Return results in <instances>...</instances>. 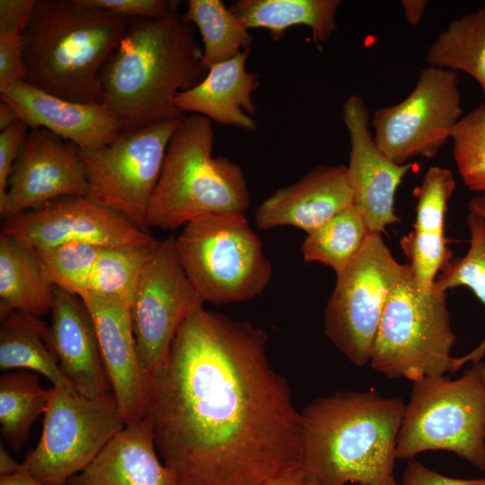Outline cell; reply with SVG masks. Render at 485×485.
<instances>
[{"instance_id": "cell-2", "label": "cell", "mask_w": 485, "mask_h": 485, "mask_svg": "<svg viewBox=\"0 0 485 485\" xmlns=\"http://www.w3.org/2000/svg\"><path fill=\"white\" fill-rule=\"evenodd\" d=\"M194 25L177 11L158 18H133L103 66L101 103L122 132L144 128L182 114L177 94L199 84L202 63Z\"/></svg>"}, {"instance_id": "cell-11", "label": "cell", "mask_w": 485, "mask_h": 485, "mask_svg": "<svg viewBox=\"0 0 485 485\" xmlns=\"http://www.w3.org/2000/svg\"><path fill=\"white\" fill-rule=\"evenodd\" d=\"M122 132L94 151H80L88 198L148 232L146 215L175 128L183 116Z\"/></svg>"}, {"instance_id": "cell-17", "label": "cell", "mask_w": 485, "mask_h": 485, "mask_svg": "<svg viewBox=\"0 0 485 485\" xmlns=\"http://www.w3.org/2000/svg\"><path fill=\"white\" fill-rule=\"evenodd\" d=\"M19 120L31 128H45L75 145L94 151L112 143L122 128L102 103L71 101L19 81L0 92Z\"/></svg>"}, {"instance_id": "cell-28", "label": "cell", "mask_w": 485, "mask_h": 485, "mask_svg": "<svg viewBox=\"0 0 485 485\" xmlns=\"http://www.w3.org/2000/svg\"><path fill=\"white\" fill-rule=\"evenodd\" d=\"M183 16L202 36V63L207 71L235 57L254 41L249 29L222 0H190Z\"/></svg>"}, {"instance_id": "cell-36", "label": "cell", "mask_w": 485, "mask_h": 485, "mask_svg": "<svg viewBox=\"0 0 485 485\" xmlns=\"http://www.w3.org/2000/svg\"><path fill=\"white\" fill-rule=\"evenodd\" d=\"M22 35L19 30L0 28V92L25 80Z\"/></svg>"}, {"instance_id": "cell-37", "label": "cell", "mask_w": 485, "mask_h": 485, "mask_svg": "<svg viewBox=\"0 0 485 485\" xmlns=\"http://www.w3.org/2000/svg\"><path fill=\"white\" fill-rule=\"evenodd\" d=\"M88 6L107 10L129 19L158 18L177 11L178 1L169 0H81Z\"/></svg>"}, {"instance_id": "cell-4", "label": "cell", "mask_w": 485, "mask_h": 485, "mask_svg": "<svg viewBox=\"0 0 485 485\" xmlns=\"http://www.w3.org/2000/svg\"><path fill=\"white\" fill-rule=\"evenodd\" d=\"M130 19L81 0H36L22 35L25 82L80 103H101V72Z\"/></svg>"}, {"instance_id": "cell-39", "label": "cell", "mask_w": 485, "mask_h": 485, "mask_svg": "<svg viewBox=\"0 0 485 485\" xmlns=\"http://www.w3.org/2000/svg\"><path fill=\"white\" fill-rule=\"evenodd\" d=\"M401 483L402 485H485V478L475 480L450 478L416 461H410L403 472Z\"/></svg>"}, {"instance_id": "cell-45", "label": "cell", "mask_w": 485, "mask_h": 485, "mask_svg": "<svg viewBox=\"0 0 485 485\" xmlns=\"http://www.w3.org/2000/svg\"><path fill=\"white\" fill-rule=\"evenodd\" d=\"M469 212H472L485 220V193L473 197L468 204Z\"/></svg>"}, {"instance_id": "cell-38", "label": "cell", "mask_w": 485, "mask_h": 485, "mask_svg": "<svg viewBox=\"0 0 485 485\" xmlns=\"http://www.w3.org/2000/svg\"><path fill=\"white\" fill-rule=\"evenodd\" d=\"M29 129L17 120L0 132V203L4 199L13 164Z\"/></svg>"}, {"instance_id": "cell-14", "label": "cell", "mask_w": 485, "mask_h": 485, "mask_svg": "<svg viewBox=\"0 0 485 485\" xmlns=\"http://www.w3.org/2000/svg\"><path fill=\"white\" fill-rule=\"evenodd\" d=\"M2 234L34 249L74 242L101 247L147 246L160 242L88 197L62 198L38 209L8 216Z\"/></svg>"}, {"instance_id": "cell-42", "label": "cell", "mask_w": 485, "mask_h": 485, "mask_svg": "<svg viewBox=\"0 0 485 485\" xmlns=\"http://www.w3.org/2000/svg\"><path fill=\"white\" fill-rule=\"evenodd\" d=\"M22 470V463L16 462L4 444H0V476L13 475Z\"/></svg>"}, {"instance_id": "cell-21", "label": "cell", "mask_w": 485, "mask_h": 485, "mask_svg": "<svg viewBox=\"0 0 485 485\" xmlns=\"http://www.w3.org/2000/svg\"><path fill=\"white\" fill-rule=\"evenodd\" d=\"M250 53L251 48H246L235 57L212 66L199 84L177 94L176 109L225 126L256 129L252 117L257 107L251 96L260 85V76L245 68Z\"/></svg>"}, {"instance_id": "cell-30", "label": "cell", "mask_w": 485, "mask_h": 485, "mask_svg": "<svg viewBox=\"0 0 485 485\" xmlns=\"http://www.w3.org/2000/svg\"><path fill=\"white\" fill-rule=\"evenodd\" d=\"M369 233L362 215L352 205L306 234L302 244L304 260L329 266L338 275L358 252Z\"/></svg>"}, {"instance_id": "cell-18", "label": "cell", "mask_w": 485, "mask_h": 485, "mask_svg": "<svg viewBox=\"0 0 485 485\" xmlns=\"http://www.w3.org/2000/svg\"><path fill=\"white\" fill-rule=\"evenodd\" d=\"M352 205L347 166H318L264 199L255 223L260 230L289 225L308 234Z\"/></svg>"}, {"instance_id": "cell-48", "label": "cell", "mask_w": 485, "mask_h": 485, "mask_svg": "<svg viewBox=\"0 0 485 485\" xmlns=\"http://www.w3.org/2000/svg\"><path fill=\"white\" fill-rule=\"evenodd\" d=\"M481 376H482V380H483V384L485 387V364L484 363H481Z\"/></svg>"}, {"instance_id": "cell-12", "label": "cell", "mask_w": 485, "mask_h": 485, "mask_svg": "<svg viewBox=\"0 0 485 485\" xmlns=\"http://www.w3.org/2000/svg\"><path fill=\"white\" fill-rule=\"evenodd\" d=\"M454 71L428 66L412 92L401 102L376 110L372 124L378 147L394 163L417 156L435 157L463 117Z\"/></svg>"}, {"instance_id": "cell-15", "label": "cell", "mask_w": 485, "mask_h": 485, "mask_svg": "<svg viewBox=\"0 0 485 485\" xmlns=\"http://www.w3.org/2000/svg\"><path fill=\"white\" fill-rule=\"evenodd\" d=\"M88 193L79 148L45 128H31L13 164L0 214L6 218Z\"/></svg>"}, {"instance_id": "cell-47", "label": "cell", "mask_w": 485, "mask_h": 485, "mask_svg": "<svg viewBox=\"0 0 485 485\" xmlns=\"http://www.w3.org/2000/svg\"><path fill=\"white\" fill-rule=\"evenodd\" d=\"M382 485H399L393 478V475L388 478Z\"/></svg>"}, {"instance_id": "cell-24", "label": "cell", "mask_w": 485, "mask_h": 485, "mask_svg": "<svg viewBox=\"0 0 485 485\" xmlns=\"http://www.w3.org/2000/svg\"><path fill=\"white\" fill-rule=\"evenodd\" d=\"M0 369L40 374L53 385L76 391L51 347L50 330L40 317L15 311L0 319Z\"/></svg>"}, {"instance_id": "cell-20", "label": "cell", "mask_w": 485, "mask_h": 485, "mask_svg": "<svg viewBox=\"0 0 485 485\" xmlns=\"http://www.w3.org/2000/svg\"><path fill=\"white\" fill-rule=\"evenodd\" d=\"M50 313L51 347L77 392L90 399L111 392L94 324L83 299L55 286Z\"/></svg>"}, {"instance_id": "cell-7", "label": "cell", "mask_w": 485, "mask_h": 485, "mask_svg": "<svg viewBox=\"0 0 485 485\" xmlns=\"http://www.w3.org/2000/svg\"><path fill=\"white\" fill-rule=\"evenodd\" d=\"M446 292L436 285L426 295L406 263L385 304L373 343L370 366L390 379L412 382L451 372L455 335Z\"/></svg>"}, {"instance_id": "cell-32", "label": "cell", "mask_w": 485, "mask_h": 485, "mask_svg": "<svg viewBox=\"0 0 485 485\" xmlns=\"http://www.w3.org/2000/svg\"><path fill=\"white\" fill-rule=\"evenodd\" d=\"M451 139L463 184L472 191L485 193V103L461 118Z\"/></svg>"}, {"instance_id": "cell-9", "label": "cell", "mask_w": 485, "mask_h": 485, "mask_svg": "<svg viewBox=\"0 0 485 485\" xmlns=\"http://www.w3.org/2000/svg\"><path fill=\"white\" fill-rule=\"evenodd\" d=\"M41 436L22 463V471L48 485H67L126 426L113 392L90 399L53 385Z\"/></svg>"}, {"instance_id": "cell-3", "label": "cell", "mask_w": 485, "mask_h": 485, "mask_svg": "<svg viewBox=\"0 0 485 485\" xmlns=\"http://www.w3.org/2000/svg\"><path fill=\"white\" fill-rule=\"evenodd\" d=\"M405 408L374 391L315 399L302 411L301 467L321 485H382L392 476Z\"/></svg>"}, {"instance_id": "cell-43", "label": "cell", "mask_w": 485, "mask_h": 485, "mask_svg": "<svg viewBox=\"0 0 485 485\" xmlns=\"http://www.w3.org/2000/svg\"><path fill=\"white\" fill-rule=\"evenodd\" d=\"M0 485H48L42 483L24 471H21L13 475L0 476Z\"/></svg>"}, {"instance_id": "cell-44", "label": "cell", "mask_w": 485, "mask_h": 485, "mask_svg": "<svg viewBox=\"0 0 485 485\" xmlns=\"http://www.w3.org/2000/svg\"><path fill=\"white\" fill-rule=\"evenodd\" d=\"M19 120L13 110L4 101H0V130L11 126L15 121Z\"/></svg>"}, {"instance_id": "cell-19", "label": "cell", "mask_w": 485, "mask_h": 485, "mask_svg": "<svg viewBox=\"0 0 485 485\" xmlns=\"http://www.w3.org/2000/svg\"><path fill=\"white\" fill-rule=\"evenodd\" d=\"M82 299L91 313L103 364L125 424L143 419L146 375L137 350L131 309L92 295Z\"/></svg>"}, {"instance_id": "cell-26", "label": "cell", "mask_w": 485, "mask_h": 485, "mask_svg": "<svg viewBox=\"0 0 485 485\" xmlns=\"http://www.w3.org/2000/svg\"><path fill=\"white\" fill-rule=\"evenodd\" d=\"M430 66L471 75L485 95V6L452 20L430 45Z\"/></svg>"}, {"instance_id": "cell-29", "label": "cell", "mask_w": 485, "mask_h": 485, "mask_svg": "<svg viewBox=\"0 0 485 485\" xmlns=\"http://www.w3.org/2000/svg\"><path fill=\"white\" fill-rule=\"evenodd\" d=\"M159 242L147 246L102 247L84 296L116 302L131 309L144 269Z\"/></svg>"}, {"instance_id": "cell-33", "label": "cell", "mask_w": 485, "mask_h": 485, "mask_svg": "<svg viewBox=\"0 0 485 485\" xmlns=\"http://www.w3.org/2000/svg\"><path fill=\"white\" fill-rule=\"evenodd\" d=\"M101 248L74 242L35 250L53 284L83 298L87 294L90 275Z\"/></svg>"}, {"instance_id": "cell-41", "label": "cell", "mask_w": 485, "mask_h": 485, "mask_svg": "<svg viewBox=\"0 0 485 485\" xmlns=\"http://www.w3.org/2000/svg\"><path fill=\"white\" fill-rule=\"evenodd\" d=\"M306 474L301 466L292 469L264 485H304Z\"/></svg>"}, {"instance_id": "cell-22", "label": "cell", "mask_w": 485, "mask_h": 485, "mask_svg": "<svg viewBox=\"0 0 485 485\" xmlns=\"http://www.w3.org/2000/svg\"><path fill=\"white\" fill-rule=\"evenodd\" d=\"M156 452L149 423L132 422L67 485H178Z\"/></svg>"}, {"instance_id": "cell-31", "label": "cell", "mask_w": 485, "mask_h": 485, "mask_svg": "<svg viewBox=\"0 0 485 485\" xmlns=\"http://www.w3.org/2000/svg\"><path fill=\"white\" fill-rule=\"evenodd\" d=\"M466 222L470 231V247L462 258L453 260L437 276L435 285L444 292L457 287H466L485 306V220L469 212ZM485 356V338L472 351L453 357L451 372H456L467 362L477 365Z\"/></svg>"}, {"instance_id": "cell-13", "label": "cell", "mask_w": 485, "mask_h": 485, "mask_svg": "<svg viewBox=\"0 0 485 485\" xmlns=\"http://www.w3.org/2000/svg\"><path fill=\"white\" fill-rule=\"evenodd\" d=\"M204 303L182 268L175 236L160 241L144 269L131 306L146 377L164 363L179 328Z\"/></svg>"}, {"instance_id": "cell-25", "label": "cell", "mask_w": 485, "mask_h": 485, "mask_svg": "<svg viewBox=\"0 0 485 485\" xmlns=\"http://www.w3.org/2000/svg\"><path fill=\"white\" fill-rule=\"evenodd\" d=\"M340 4V0H239L229 9L247 29L268 30L274 41L284 38L290 27L307 26L321 49L338 27L336 13Z\"/></svg>"}, {"instance_id": "cell-35", "label": "cell", "mask_w": 485, "mask_h": 485, "mask_svg": "<svg viewBox=\"0 0 485 485\" xmlns=\"http://www.w3.org/2000/svg\"><path fill=\"white\" fill-rule=\"evenodd\" d=\"M455 184L449 169L440 166L428 169L421 184L414 189L417 204L413 230L445 234L447 205Z\"/></svg>"}, {"instance_id": "cell-5", "label": "cell", "mask_w": 485, "mask_h": 485, "mask_svg": "<svg viewBox=\"0 0 485 485\" xmlns=\"http://www.w3.org/2000/svg\"><path fill=\"white\" fill-rule=\"evenodd\" d=\"M212 121L183 115L171 137L146 215V226L174 230L213 213H242L251 203L242 168L213 156Z\"/></svg>"}, {"instance_id": "cell-23", "label": "cell", "mask_w": 485, "mask_h": 485, "mask_svg": "<svg viewBox=\"0 0 485 485\" xmlns=\"http://www.w3.org/2000/svg\"><path fill=\"white\" fill-rule=\"evenodd\" d=\"M54 287L36 250L0 235V319L15 311L41 317L51 311Z\"/></svg>"}, {"instance_id": "cell-27", "label": "cell", "mask_w": 485, "mask_h": 485, "mask_svg": "<svg viewBox=\"0 0 485 485\" xmlns=\"http://www.w3.org/2000/svg\"><path fill=\"white\" fill-rule=\"evenodd\" d=\"M49 389L39 375L28 370L4 372L0 377V430L4 439L17 451L28 441L32 425L44 414Z\"/></svg>"}, {"instance_id": "cell-40", "label": "cell", "mask_w": 485, "mask_h": 485, "mask_svg": "<svg viewBox=\"0 0 485 485\" xmlns=\"http://www.w3.org/2000/svg\"><path fill=\"white\" fill-rule=\"evenodd\" d=\"M401 4L408 23L417 26L423 18L428 2L425 0H402Z\"/></svg>"}, {"instance_id": "cell-6", "label": "cell", "mask_w": 485, "mask_h": 485, "mask_svg": "<svg viewBox=\"0 0 485 485\" xmlns=\"http://www.w3.org/2000/svg\"><path fill=\"white\" fill-rule=\"evenodd\" d=\"M182 268L204 302H243L260 295L272 266L242 213L198 216L175 237Z\"/></svg>"}, {"instance_id": "cell-1", "label": "cell", "mask_w": 485, "mask_h": 485, "mask_svg": "<svg viewBox=\"0 0 485 485\" xmlns=\"http://www.w3.org/2000/svg\"><path fill=\"white\" fill-rule=\"evenodd\" d=\"M266 332L198 308L146 377L144 419L178 485H264L301 466L303 417Z\"/></svg>"}, {"instance_id": "cell-8", "label": "cell", "mask_w": 485, "mask_h": 485, "mask_svg": "<svg viewBox=\"0 0 485 485\" xmlns=\"http://www.w3.org/2000/svg\"><path fill=\"white\" fill-rule=\"evenodd\" d=\"M446 450L485 471V387L481 362L452 380L413 382L397 439V459Z\"/></svg>"}, {"instance_id": "cell-10", "label": "cell", "mask_w": 485, "mask_h": 485, "mask_svg": "<svg viewBox=\"0 0 485 485\" xmlns=\"http://www.w3.org/2000/svg\"><path fill=\"white\" fill-rule=\"evenodd\" d=\"M405 267L392 256L382 234L369 233L358 252L336 275L324 311V333L357 366L370 362L385 304Z\"/></svg>"}, {"instance_id": "cell-16", "label": "cell", "mask_w": 485, "mask_h": 485, "mask_svg": "<svg viewBox=\"0 0 485 485\" xmlns=\"http://www.w3.org/2000/svg\"><path fill=\"white\" fill-rule=\"evenodd\" d=\"M342 119L350 140L347 168L353 205L368 231L382 234L387 226L400 222L394 209L395 194L412 164H398L378 147L369 128V111L361 97L347 98Z\"/></svg>"}, {"instance_id": "cell-34", "label": "cell", "mask_w": 485, "mask_h": 485, "mask_svg": "<svg viewBox=\"0 0 485 485\" xmlns=\"http://www.w3.org/2000/svg\"><path fill=\"white\" fill-rule=\"evenodd\" d=\"M445 234L411 231L401 239V247L409 268L422 293L429 295L436 276L452 260L453 252Z\"/></svg>"}, {"instance_id": "cell-46", "label": "cell", "mask_w": 485, "mask_h": 485, "mask_svg": "<svg viewBox=\"0 0 485 485\" xmlns=\"http://www.w3.org/2000/svg\"><path fill=\"white\" fill-rule=\"evenodd\" d=\"M306 474V473H305ZM304 485H321L320 482L315 480L314 478L309 476V475H306L305 477V481H304Z\"/></svg>"}]
</instances>
